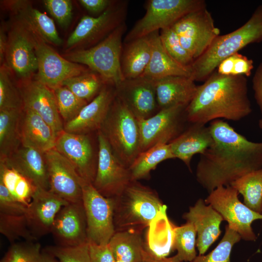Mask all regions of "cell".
<instances>
[{
    "mask_svg": "<svg viewBox=\"0 0 262 262\" xmlns=\"http://www.w3.org/2000/svg\"><path fill=\"white\" fill-rule=\"evenodd\" d=\"M0 232L12 244L17 240L34 241L25 214L12 215L0 213Z\"/></svg>",
    "mask_w": 262,
    "mask_h": 262,
    "instance_id": "74e56055",
    "label": "cell"
},
{
    "mask_svg": "<svg viewBox=\"0 0 262 262\" xmlns=\"http://www.w3.org/2000/svg\"><path fill=\"white\" fill-rule=\"evenodd\" d=\"M45 251L51 254L60 262H91L88 251V242L74 247L49 246Z\"/></svg>",
    "mask_w": 262,
    "mask_h": 262,
    "instance_id": "ee69618b",
    "label": "cell"
},
{
    "mask_svg": "<svg viewBox=\"0 0 262 262\" xmlns=\"http://www.w3.org/2000/svg\"><path fill=\"white\" fill-rule=\"evenodd\" d=\"M259 127L262 129V118L260 119L259 121Z\"/></svg>",
    "mask_w": 262,
    "mask_h": 262,
    "instance_id": "11a10c76",
    "label": "cell"
},
{
    "mask_svg": "<svg viewBox=\"0 0 262 262\" xmlns=\"http://www.w3.org/2000/svg\"><path fill=\"white\" fill-rule=\"evenodd\" d=\"M241 239L240 235L236 231L227 225L225 234L215 248L206 255L196 256L192 262H230L232 247Z\"/></svg>",
    "mask_w": 262,
    "mask_h": 262,
    "instance_id": "60d3db41",
    "label": "cell"
},
{
    "mask_svg": "<svg viewBox=\"0 0 262 262\" xmlns=\"http://www.w3.org/2000/svg\"><path fill=\"white\" fill-rule=\"evenodd\" d=\"M89 134L65 131L57 137L54 148L73 165L81 178L93 184L96 175L98 148Z\"/></svg>",
    "mask_w": 262,
    "mask_h": 262,
    "instance_id": "9a60e30c",
    "label": "cell"
},
{
    "mask_svg": "<svg viewBox=\"0 0 262 262\" xmlns=\"http://www.w3.org/2000/svg\"><path fill=\"white\" fill-rule=\"evenodd\" d=\"M114 200L115 231H140L150 226L165 208L157 194L138 181H132Z\"/></svg>",
    "mask_w": 262,
    "mask_h": 262,
    "instance_id": "277c9868",
    "label": "cell"
},
{
    "mask_svg": "<svg viewBox=\"0 0 262 262\" xmlns=\"http://www.w3.org/2000/svg\"><path fill=\"white\" fill-rule=\"evenodd\" d=\"M80 4L93 14L103 13L115 1L111 0H80Z\"/></svg>",
    "mask_w": 262,
    "mask_h": 262,
    "instance_id": "681fc988",
    "label": "cell"
},
{
    "mask_svg": "<svg viewBox=\"0 0 262 262\" xmlns=\"http://www.w3.org/2000/svg\"><path fill=\"white\" fill-rule=\"evenodd\" d=\"M190 125L176 138L169 143L175 158L182 161L191 170L193 156L201 154L213 143L209 127L200 123H190Z\"/></svg>",
    "mask_w": 262,
    "mask_h": 262,
    "instance_id": "d4e9b609",
    "label": "cell"
},
{
    "mask_svg": "<svg viewBox=\"0 0 262 262\" xmlns=\"http://www.w3.org/2000/svg\"><path fill=\"white\" fill-rule=\"evenodd\" d=\"M129 2L115 0L114 3L98 16H84L67 39L66 48L74 46H95L115 29L125 23Z\"/></svg>",
    "mask_w": 262,
    "mask_h": 262,
    "instance_id": "ba28073f",
    "label": "cell"
},
{
    "mask_svg": "<svg viewBox=\"0 0 262 262\" xmlns=\"http://www.w3.org/2000/svg\"><path fill=\"white\" fill-rule=\"evenodd\" d=\"M53 91L59 114L66 123L74 118L88 103L86 100L76 96L66 86H59Z\"/></svg>",
    "mask_w": 262,
    "mask_h": 262,
    "instance_id": "ab89813d",
    "label": "cell"
},
{
    "mask_svg": "<svg viewBox=\"0 0 262 262\" xmlns=\"http://www.w3.org/2000/svg\"><path fill=\"white\" fill-rule=\"evenodd\" d=\"M175 158L169 144H159L141 152L129 167L132 181L148 178L159 163Z\"/></svg>",
    "mask_w": 262,
    "mask_h": 262,
    "instance_id": "d6a6232c",
    "label": "cell"
},
{
    "mask_svg": "<svg viewBox=\"0 0 262 262\" xmlns=\"http://www.w3.org/2000/svg\"><path fill=\"white\" fill-rule=\"evenodd\" d=\"M254 98L262 114V62L258 65L253 77Z\"/></svg>",
    "mask_w": 262,
    "mask_h": 262,
    "instance_id": "f907efd6",
    "label": "cell"
},
{
    "mask_svg": "<svg viewBox=\"0 0 262 262\" xmlns=\"http://www.w3.org/2000/svg\"><path fill=\"white\" fill-rule=\"evenodd\" d=\"M209 128L213 143L200 154L196 174L208 192L262 168V142L248 140L221 119L212 121Z\"/></svg>",
    "mask_w": 262,
    "mask_h": 262,
    "instance_id": "6da1fadb",
    "label": "cell"
},
{
    "mask_svg": "<svg viewBox=\"0 0 262 262\" xmlns=\"http://www.w3.org/2000/svg\"><path fill=\"white\" fill-rule=\"evenodd\" d=\"M88 242L107 245L115 232L114 222V200L100 194L90 183L84 182L82 198Z\"/></svg>",
    "mask_w": 262,
    "mask_h": 262,
    "instance_id": "30bf717a",
    "label": "cell"
},
{
    "mask_svg": "<svg viewBox=\"0 0 262 262\" xmlns=\"http://www.w3.org/2000/svg\"><path fill=\"white\" fill-rule=\"evenodd\" d=\"M28 30L32 37L37 59L36 79L49 88L53 90L61 86L66 79L89 70L81 65L71 62L60 56L43 39Z\"/></svg>",
    "mask_w": 262,
    "mask_h": 262,
    "instance_id": "5bb4252c",
    "label": "cell"
},
{
    "mask_svg": "<svg viewBox=\"0 0 262 262\" xmlns=\"http://www.w3.org/2000/svg\"><path fill=\"white\" fill-rule=\"evenodd\" d=\"M171 27L194 60L206 50L220 33L206 7L187 14Z\"/></svg>",
    "mask_w": 262,
    "mask_h": 262,
    "instance_id": "7c38bea8",
    "label": "cell"
},
{
    "mask_svg": "<svg viewBox=\"0 0 262 262\" xmlns=\"http://www.w3.org/2000/svg\"><path fill=\"white\" fill-rule=\"evenodd\" d=\"M108 244L116 261L143 262L145 246L142 231L133 229L116 231Z\"/></svg>",
    "mask_w": 262,
    "mask_h": 262,
    "instance_id": "4dcf8cb0",
    "label": "cell"
},
{
    "mask_svg": "<svg viewBox=\"0 0 262 262\" xmlns=\"http://www.w3.org/2000/svg\"><path fill=\"white\" fill-rule=\"evenodd\" d=\"M43 3L49 13L64 28L69 25L72 16V4L69 0H45Z\"/></svg>",
    "mask_w": 262,
    "mask_h": 262,
    "instance_id": "f6af8a7d",
    "label": "cell"
},
{
    "mask_svg": "<svg viewBox=\"0 0 262 262\" xmlns=\"http://www.w3.org/2000/svg\"><path fill=\"white\" fill-rule=\"evenodd\" d=\"M187 106L179 105L162 109L147 119L138 120L141 152L159 144H169L180 135L188 122L186 114Z\"/></svg>",
    "mask_w": 262,
    "mask_h": 262,
    "instance_id": "8fae6325",
    "label": "cell"
},
{
    "mask_svg": "<svg viewBox=\"0 0 262 262\" xmlns=\"http://www.w3.org/2000/svg\"><path fill=\"white\" fill-rule=\"evenodd\" d=\"M230 185L243 196L247 207L262 213V168L244 175Z\"/></svg>",
    "mask_w": 262,
    "mask_h": 262,
    "instance_id": "836d02e7",
    "label": "cell"
},
{
    "mask_svg": "<svg viewBox=\"0 0 262 262\" xmlns=\"http://www.w3.org/2000/svg\"><path fill=\"white\" fill-rule=\"evenodd\" d=\"M126 29L124 23L96 45L68 52L64 57L71 62L86 66L97 73L105 84L116 86L124 80L121 59L122 37Z\"/></svg>",
    "mask_w": 262,
    "mask_h": 262,
    "instance_id": "5b68a950",
    "label": "cell"
},
{
    "mask_svg": "<svg viewBox=\"0 0 262 262\" xmlns=\"http://www.w3.org/2000/svg\"><path fill=\"white\" fill-rule=\"evenodd\" d=\"M235 53L225 58L220 62L216 70L219 74L227 76L232 75L235 58Z\"/></svg>",
    "mask_w": 262,
    "mask_h": 262,
    "instance_id": "816d5d0a",
    "label": "cell"
},
{
    "mask_svg": "<svg viewBox=\"0 0 262 262\" xmlns=\"http://www.w3.org/2000/svg\"><path fill=\"white\" fill-rule=\"evenodd\" d=\"M99 131L117 157L129 168L141 152L139 126L116 95Z\"/></svg>",
    "mask_w": 262,
    "mask_h": 262,
    "instance_id": "8992f818",
    "label": "cell"
},
{
    "mask_svg": "<svg viewBox=\"0 0 262 262\" xmlns=\"http://www.w3.org/2000/svg\"><path fill=\"white\" fill-rule=\"evenodd\" d=\"M160 37L164 48L172 58L184 66H191L195 60L183 47L171 27L160 30Z\"/></svg>",
    "mask_w": 262,
    "mask_h": 262,
    "instance_id": "7bdbcfd3",
    "label": "cell"
},
{
    "mask_svg": "<svg viewBox=\"0 0 262 262\" xmlns=\"http://www.w3.org/2000/svg\"><path fill=\"white\" fill-rule=\"evenodd\" d=\"M8 43V37L2 29L0 31V62L1 65L5 61V53Z\"/></svg>",
    "mask_w": 262,
    "mask_h": 262,
    "instance_id": "f5cc1de1",
    "label": "cell"
},
{
    "mask_svg": "<svg viewBox=\"0 0 262 262\" xmlns=\"http://www.w3.org/2000/svg\"><path fill=\"white\" fill-rule=\"evenodd\" d=\"M234 67L232 75H243L249 77L254 68L252 59L238 53H235Z\"/></svg>",
    "mask_w": 262,
    "mask_h": 262,
    "instance_id": "c3c4849f",
    "label": "cell"
},
{
    "mask_svg": "<svg viewBox=\"0 0 262 262\" xmlns=\"http://www.w3.org/2000/svg\"><path fill=\"white\" fill-rule=\"evenodd\" d=\"M38 262H60L54 256L47 252L42 251Z\"/></svg>",
    "mask_w": 262,
    "mask_h": 262,
    "instance_id": "db71d44e",
    "label": "cell"
},
{
    "mask_svg": "<svg viewBox=\"0 0 262 262\" xmlns=\"http://www.w3.org/2000/svg\"><path fill=\"white\" fill-rule=\"evenodd\" d=\"M149 35L152 44L151 56L147 67L141 76L153 81L172 76L190 78V66L181 65L169 55L162 45L159 31Z\"/></svg>",
    "mask_w": 262,
    "mask_h": 262,
    "instance_id": "f1b7e54d",
    "label": "cell"
},
{
    "mask_svg": "<svg viewBox=\"0 0 262 262\" xmlns=\"http://www.w3.org/2000/svg\"><path fill=\"white\" fill-rule=\"evenodd\" d=\"M262 42V4L255 9L242 26L227 34L217 36L206 50L190 66L191 78L203 82L215 71L225 58L238 53L246 46Z\"/></svg>",
    "mask_w": 262,
    "mask_h": 262,
    "instance_id": "3957f363",
    "label": "cell"
},
{
    "mask_svg": "<svg viewBox=\"0 0 262 262\" xmlns=\"http://www.w3.org/2000/svg\"><path fill=\"white\" fill-rule=\"evenodd\" d=\"M9 8L17 15L19 22L45 42L60 45L59 36L53 20L25 0L7 2Z\"/></svg>",
    "mask_w": 262,
    "mask_h": 262,
    "instance_id": "4316f807",
    "label": "cell"
},
{
    "mask_svg": "<svg viewBox=\"0 0 262 262\" xmlns=\"http://www.w3.org/2000/svg\"><path fill=\"white\" fill-rule=\"evenodd\" d=\"M5 63L20 81L31 79L37 70V59L31 33L20 22L9 32Z\"/></svg>",
    "mask_w": 262,
    "mask_h": 262,
    "instance_id": "e0dca14e",
    "label": "cell"
},
{
    "mask_svg": "<svg viewBox=\"0 0 262 262\" xmlns=\"http://www.w3.org/2000/svg\"><path fill=\"white\" fill-rule=\"evenodd\" d=\"M251 112L246 77L223 75L216 71L197 86L186 108L189 123L203 124L220 119L239 121Z\"/></svg>",
    "mask_w": 262,
    "mask_h": 262,
    "instance_id": "7a4b0ae2",
    "label": "cell"
},
{
    "mask_svg": "<svg viewBox=\"0 0 262 262\" xmlns=\"http://www.w3.org/2000/svg\"><path fill=\"white\" fill-rule=\"evenodd\" d=\"M238 192L230 185L219 186L209 193L205 200L226 221L228 226L246 241H255L257 237L251 227L254 221L262 219V213H257L242 203Z\"/></svg>",
    "mask_w": 262,
    "mask_h": 262,
    "instance_id": "9c48e42d",
    "label": "cell"
},
{
    "mask_svg": "<svg viewBox=\"0 0 262 262\" xmlns=\"http://www.w3.org/2000/svg\"><path fill=\"white\" fill-rule=\"evenodd\" d=\"M51 234L56 246L74 247L87 243V221L82 200L69 203L57 213Z\"/></svg>",
    "mask_w": 262,
    "mask_h": 262,
    "instance_id": "ffe728a7",
    "label": "cell"
},
{
    "mask_svg": "<svg viewBox=\"0 0 262 262\" xmlns=\"http://www.w3.org/2000/svg\"><path fill=\"white\" fill-rule=\"evenodd\" d=\"M154 82L160 110L176 105H188L197 88L194 81L185 76H169Z\"/></svg>",
    "mask_w": 262,
    "mask_h": 262,
    "instance_id": "83f0119b",
    "label": "cell"
},
{
    "mask_svg": "<svg viewBox=\"0 0 262 262\" xmlns=\"http://www.w3.org/2000/svg\"><path fill=\"white\" fill-rule=\"evenodd\" d=\"M115 262H124L120 261H116Z\"/></svg>",
    "mask_w": 262,
    "mask_h": 262,
    "instance_id": "9f6ffc18",
    "label": "cell"
},
{
    "mask_svg": "<svg viewBox=\"0 0 262 262\" xmlns=\"http://www.w3.org/2000/svg\"><path fill=\"white\" fill-rule=\"evenodd\" d=\"M196 229L191 223L173 226L171 248L177 250L176 256L180 261L192 262L196 257Z\"/></svg>",
    "mask_w": 262,
    "mask_h": 262,
    "instance_id": "8d00e7d4",
    "label": "cell"
},
{
    "mask_svg": "<svg viewBox=\"0 0 262 262\" xmlns=\"http://www.w3.org/2000/svg\"><path fill=\"white\" fill-rule=\"evenodd\" d=\"M49 191L69 203L82 201L84 181L76 170L54 148L45 153Z\"/></svg>",
    "mask_w": 262,
    "mask_h": 262,
    "instance_id": "2e32d148",
    "label": "cell"
},
{
    "mask_svg": "<svg viewBox=\"0 0 262 262\" xmlns=\"http://www.w3.org/2000/svg\"><path fill=\"white\" fill-rule=\"evenodd\" d=\"M151 53L149 34L124 43L121 59L124 79L140 77L149 64Z\"/></svg>",
    "mask_w": 262,
    "mask_h": 262,
    "instance_id": "f546056e",
    "label": "cell"
},
{
    "mask_svg": "<svg viewBox=\"0 0 262 262\" xmlns=\"http://www.w3.org/2000/svg\"><path fill=\"white\" fill-rule=\"evenodd\" d=\"M21 145L43 153L55 147L57 136L51 127L38 114L23 108L20 122Z\"/></svg>",
    "mask_w": 262,
    "mask_h": 262,
    "instance_id": "484cf974",
    "label": "cell"
},
{
    "mask_svg": "<svg viewBox=\"0 0 262 262\" xmlns=\"http://www.w3.org/2000/svg\"><path fill=\"white\" fill-rule=\"evenodd\" d=\"M88 251L91 262H115L109 244L99 245L88 242Z\"/></svg>",
    "mask_w": 262,
    "mask_h": 262,
    "instance_id": "7dc6e473",
    "label": "cell"
},
{
    "mask_svg": "<svg viewBox=\"0 0 262 262\" xmlns=\"http://www.w3.org/2000/svg\"><path fill=\"white\" fill-rule=\"evenodd\" d=\"M115 89L116 96L137 120L147 119L160 110L153 80L142 76L124 79Z\"/></svg>",
    "mask_w": 262,
    "mask_h": 262,
    "instance_id": "ac0fdd59",
    "label": "cell"
},
{
    "mask_svg": "<svg viewBox=\"0 0 262 262\" xmlns=\"http://www.w3.org/2000/svg\"><path fill=\"white\" fill-rule=\"evenodd\" d=\"M104 84L97 73L90 70L66 79L61 86L66 87L76 96L88 102L98 95Z\"/></svg>",
    "mask_w": 262,
    "mask_h": 262,
    "instance_id": "d590c367",
    "label": "cell"
},
{
    "mask_svg": "<svg viewBox=\"0 0 262 262\" xmlns=\"http://www.w3.org/2000/svg\"><path fill=\"white\" fill-rule=\"evenodd\" d=\"M11 70L6 63L0 68V110L23 109V104L18 88L14 83Z\"/></svg>",
    "mask_w": 262,
    "mask_h": 262,
    "instance_id": "f35d334b",
    "label": "cell"
},
{
    "mask_svg": "<svg viewBox=\"0 0 262 262\" xmlns=\"http://www.w3.org/2000/svg\"><path fill=\"white\" fill-rule=\"evenodd\" d=\"M68 203L49 190L36 189L25 215L30 230L36 240L51 233L57 213Z\"/></svg>",
    "mask_w": 262,
    "mask_h": 262,
    "instance_id": "44dd1931",
    "label": "cell"
},
{
    "mask_svg": "<svg viewBox=\"0 0 262 262\" xmlns=\"http://www.w3.org/2000/svg\"><path fill=\"white\" fill-rule=\"evenodd\" d=\"M23 109L0 110V162L6 160L21 145L20 122Z\"/></svg>",
    "mask_w": 262,
    "mask_h": 262,
    "instance_id": "1f68e13d",
    "label": "cell"
},
{
    "mask_svg": "<svg viewBox=\"0 0 262 262\" xmlns=\"http://www.w3.org/2000/svg\"><path fill=\"white\" fill-rule=\"evenodd\" d=\"M206 7L203 0H148L146 13L128 32L124 43L172 27L187 14Z\"/></svg>",
    "mask_w": 262,
    "mask_h": 262,
    "instance_id": "52a82bcc",
    "label": "cell"
},
{
    "mask_svg": "<svg viewBox=\"0 0 262 262\" xmlns=\"http://www.w3.org/2000/svg\"><path fill=\"white\" fill-rule=\"evenodd\" d=\"M18 88L23 108L38 114L51 127L57 137L64 130L53 91L37 80L31 79L20 81Z\"/></svg>",
    "mask_w": 262,
    "mask_h": 262,
    "instance_id": "d6986e66",
    "label": "cell"
},
{
    "mask_svg": "<svg viewBox=\"0 0 262 262\" xmlns=\"http://www.w3.org/2000/svg\"><path fill=\"white\" fill-rule=\"evenodd\" d=\"M182 217L194 226L197 235L196 246L199 255H203L219 236L223 217L211 205L199 199Z\"/></svg>",
    "mask_w": 262,
    "mask_h": 262,
    "instance_id": "603a6c76",
    "label": "cell"
},
{
    "mask_svg": "<svg viewBox=\"0 0 262 262\" xmlns=\"http://www.w3.org/2000/svg\"><path fill=\"white\" fill-rule=\"evenodd\" d=\"M0 163L16 170L36 188L49 190L45 153L20 145L6 160Z\"/></svg>",
    "mask_w": 262,
    "mask_h": 262,
    "instance_id": "cb8c5ba5",
    "label": "cell"
},
{
    "mask_svg": "<svg viewBox=\"0 0 262 262\" xmlns=\"http://www.w3.org/2000/svg\"><path fill=\"white\" fill-rule=\"evenodd\" d=\"M28 206L15 198L0 181V213L20 215L25 214Z\"/></svg>",
    "mask_w": 262,
    "mask_h": 262,
    "instance_id": "bcb514c9",
    "label": "cell"
},
{
    "mask_svg": "<svg viewBox=\"0 0 262 262\" xmlns=\"http://www.w3.org/2000/svg\"><path fill=\"white\" fill-rule=\"evenodd\" d=\"M41 246L36 241H23L11 244L0 262H38Z\"/></svg>",
    "mask_w": 262,
    "mask_h": 262,
    "instance_id": "b9f144b4",
    "label": "cell"
},
{
    "mask_svg": "<svg viewBox=\"0 0 262 262\" xmlns=\"http://www.w3.org/2000/svg\"><path fill=\"white\" fill-rule=\"evenodd\" d=\"M0 181L17 200L28 206L36 189L15 169L0 163Z\"/></svg>",
    "mask_w": 262,
    "mask_h": 262,
    "instance_id": "e575fe53",
    "label": "cell"
},
{
    "mask_svg": "<svg viewBox=\"0 0 262 262\" xmlns=\"http://www.w3.org/2000/svg\"><path fill=\"white\" fill-rule=\"evenodd\" d=\"M98 160L95 179L92 184L104 196L115 198L132 181L129 168L115 155L107 141L98 131Z\"/></svg>",
    "mask_w": 262,
    "mask_h": 262,
    "instance_id": "4fadbf2b",
    "label": "cell"
},
{
    "mask_svg": "<svg viewBox=\"0 0 262 262\" xmlns=\"http://www.w3.org/2000/svg\"><path fill=\"white\" fill-rule=\"evenodd\" d=\"M116 95L115 86L104 84L98 95L88 103L74 118L65 123L64 131L78 134L98 131Z\"/></svg>",
    "mask_w": 262,
    "mask_h": 262,
    "instance_id": "7402d4cb",
    "label": "cell"
}]
</instances>
